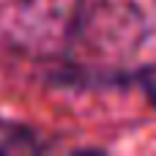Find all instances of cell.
<instances>
[{
  "label": "cell",
  "instance_id": "3",
  "mask_svg": "<svg viewBox=\"0 0 156 156\" xmlns=\"http://www.w3.org/2000/svg\"><path fill=\"white\" fill-rule=\"evenodd\" d=\"M148 96H151V101L156 104V82H148Z\"/></svg>",
  "mask_w": 156,
  "mask_h": 156
},
{
  "label": "cell",
  "instance_id": "1",
  "mask_svg": "<svg viewBox=\"0 0 156 156\" xmlns=\"http://www.w3.org/2000/svg\"><path fill=\"white\" fill-rule=\"evenodd\" d=\"M82 82H129L156 71V0H93L66 49Z\"/></svg>",
  "mask_w": 156,
  "mask_h": 156
},
{
  "label": "cell",
  "instance_id": "2",
  "mask_svg": "<svg viewBox=\"0 0 156 156\" xmlns=\"http://www.w3.org/2000/svg\"><path fill=\"white\" fill-rule=\"evenodd\" d=\"M80 14V0H0V44L30 58L63 55Z\"/></svg>",
  "mask_w": 156,
  "mask_h": 156
}]
</instances>
